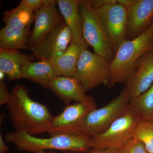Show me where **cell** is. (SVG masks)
<instances>
[{"instance_id":"cell-1","label":"cell","mask_w":153,"mask_h":153,"mask_svg":"<svg viewBox=\"0 0 153 153\" xmlns=\"http://www.w3.org/2000/svg\"><path fill=\"white\" fill-rule=\"evenodd\" d=\"M25 85L18 84L13 88L7 105L9 117L16 131L30 135L47 132L54 117L45 105L34 101Z\"/></svg>"},{"instance_id":"cell-2","label":"cell","mask_w":153,"mask_h":153,"mask_svg":"<svg viewBox=\"0 0 153 153\" xmlns=\"http://www.w3.org/2000/svg\"><path fill=\"white\" fill-rule=\"evenodd\" d=\"M5 140L15 145L19 150L29 152L36 153L48 149L86 152L91 149L90 138L82 134L60 135L40 138L25 132L15 131L6 134Z\"/></svg>"},{"instance_id":"cell-3","label":"cell","mask_w":153,"mask_h":153,"mask_svg":"<svg viewBox=\"0 0 153 153\" xmlns=\"http://www.w3.org/2000/svg\"><path fill=\"white\" fill-rule=\"evenodd\" d=\"M153 49V22L144 33L132 40H127L121 45L111 63V76L108 87L117 83L125 85L133 71L137 60Z\"/></svg>"},{"instance_id":"cell-4","label":"cell","mask_w":153,"mask_h":153,"mask_svg":"<svg viewBox=\"0 0 153 153\" xmlns=\"http://www.w3.org/2000/svg\"><path fill=\"white\" fill-rule=\"evenodd\" d=\"M129 101L128 89L125 86L120 94L105 106L91 110L87 114L80 127V133L91 138L104 132L123 114Z\"/></svg>"},{"instance_id":"cell-5","label":"cell","mask_w":153,"mask_h":153,"mask_svg":"<svg viewBox=\"0 0 153 153\" xmlns=\"http://www.w3.org/2000/svg\"><path fill=\"white\" fill-rule=\"evenodd\" d=\"M141 120L139 116L128 105L123 114L104 132L91 138V149H120L133 139Z\"/></svg>"},{"instance_id":"cell-6","label":"cell","mask_w":153,"mask_h":153,"mask_svg":"<svg viewBox=\"0 0 153 153\" xmlns=\"http://www.w3.org/2000/svg\"><path fill=\"white\" fill-rule=\"evenodd\" d=\"M79 10L82 25V35L94 53L111 63L115 56L110 45L99 16L88 0L79 1Z\"/></svg>"},{"instance_id":"cell-7","label":"cell","mask_w":153,"mask_h":153,"mask_svg":"<svg viewBox=\"0 0 153 153\" xmlns=\"http://www.w3.org/2000/svg\"><path fill=\"white\" fill-rule=\"evenodd\" d=\"M111 76V63L83 47L73 77L81 83L86 92L102 84L108 86Z\"/></svg>"},{"instance_id":"cell-8","label":"cell","mask_w":153,"mask_h":153,"mask_svg":"<svg viewBox=\"0 0 153 153\" xmlns=\"http://www.w3.org/2000/svg\"><path fill=\"white\" fill-rule=\"evenodd\" d=\"M96 10L115 55L121 45L127 40L128 8L114 0Z\"/></svg>"},{"instance_id":"cell-9","label":"cell","mask_w":153,"mask_h":153,"mask_svg":"<svg viewBox=\"0 0 153 153\" xmlns=\"http://www.w3.org/2000/svg\"><path fill=\"white\" fill-rule=\"evenodd\" d=\"M72 40L71 30L64 21L49 32L38 46L31 49L32 55L37 60L51 61L63 54Z\"/></svg>"},{"instance_id":"cell-10","label":"cell","mask_w":153,"mask_h":153,"mask_svg":"<svg viewBox=\"0 0 153 153\" xmlns=\"http://www.w3.org/2000/svg\"><path fill=\"white\" fill-rule=\"evenodd\" d=\"M94 108L80 102L67 105L62 113L54 117L47 132L50 137L82 134L80 128L82 122L87 114Z\"/></svg>"},{"instance_id":"cell-11","label":"cell","mask_w":153,"mask_h":153,"mask_svg":"<svg viewBox=\"0 0 153 153\" xmlns=\"http://www.w3.org/2000/svg\"><path fill=\"white\" fill-rule=\"evenodd\" d=\"M57 1L46 0L44 5L34 12L35 25L29 40L30 49L38 46L45 36L64 20L56 8Z\"/></svg>"},{"instance_id":"cell-12","label":"cell","mask_w":153,"mask_h":153,"mask_svg":"<svg viewBox=\"0 0 153 153\" xmlns=\"http://www.w3.org/2000/svg\"><path fill=\"white\" fill-rule=\"evenodd\" d=\"M153 83V49L137 60L132 74L126 83L128 88L130 101L150 88Z\"/></svg>"},{"instance_id":"cell-13","label":"cell","mask_w":153,"mask_h":153,"mask_svg":"<svg viewBox=\"0 0 153 153\" xmlns=\"http://www.w3.org/2000/svg\"><path fill=\"white\" fill-rule=\"evenodd\" d=\"M49 88L66 105L74 100L96 108L93 98L85 94L84 87L74 77L57 76L50 82Z\"/></svg>"},{"instance_id":"cell-14","label":"cell","mask_w":153,"mask_h":153,"mask_svg":"<svg viewBox=\"0 0 153 153\" xmlns=\"http://www.w3.org/2000/svg\"><path fill=\"white\" fill-rule=\"evenodd\" d=\"M153 20V0H137L128 8L127 40H132L144 33Z\"/></svg>"},{"instance_id":"cell-15","label":"cell","mask_w":153,"mask_h":153,"mask_svg":"<svg viewBox=\"0 0 153 153\" xmlns=\"http://www.w3.org/2000/svg\"><path fill=\"white\" fill-rule=\"evenodd\" d=\"M57 5L64 22L71 30L73 40L82 47L89 45L82 37V25L78 0H57Z\"/></svg>"},{"instance_id":"cell-16","label":"cell","mask_w":153,"mask_h":153,"mask_svg":"<svg viewBox=\"0 0 153 153\" xmlns=\"http://www.w3.org/2000/svg\"><path fill=\"white\" fill-rule=\"evenodd\" d=\"M36 58L33 55L23 54L18 50L0 49V71L10 80L22 78L21 68Z\"/></svg>"},{"instance_id":"cell-17","label":"cell","mask_w":153,"mask_h":153,"mask_svg":"<svg viewBox=\"0 0 153 153\" xmlns=\"http://www.w3.org/2000/svg\"><path fill=\"white\" fill-rule=\"evenodd\" d=\"M83 47L72 40L66 51L60 57L49 61L57 76L74 77Z\"/></svg>"},{"instance_id":"cell-18","label":"cell","mask_w":153,"mask_h":153,"mask_svg":"<svg viewBox=\"0 0 153 153\" xmlns=\"http://www.w3.org/2000/svg\"><path fill=\"white\" fill-rule=\"evenodd\" d=\"M21 72L22 78L49 89V83L57 76L51 63L45 60L28 62L21 68Z\"/></svg>"},{"instance_id":"cell-19","label":"cell","mask_w":153,"mask_h":153,"mask_svg":"<svg viewBox=\"0 0 153 153\" xmlns=\"http://www.w3.org/2000/svg\"><path fill=\"white\" fill-rule=\"evenodd\" d=\"M31 33L30 27L18 29L5 25L0 30V49H27Z\"/></svg>"},{"instance_id":"cell-20","label":"cell","mask_w":153,"mask_h":153,"mask_svg":"<svg viewBox=\"0 0 153 153\" xmlns=\"http://www.w3.org/2000/svg\"><path fill=\"white\" fill-rule=\"evenodd\" d=\"M34 19V12L20 3L15 8L4 12L3 22L12 27L25 29L30 27Z\"/></svg>"},{"instance_id":"cell-21","label":"cell","mask_w":153,"mask_h":153,"mask_svg":"<svg viewBox=\"0 0 153 153\" xmlns=\"http://www.w3.org/2000/svg\"><path fill=\"white\" fill-rule=\"evenodd\" d=\"M128 105L141 119L153 122V84L146 91L130 100Z\"/></svg>"},{"instance_id":"cell-22","label":"cell","mask_w":153,"mask_h":153,"mask_svg":"<svg viewBox=\"0 0 153 153\" xmlns=\"http://www.w3.org/2000/svg\"><path fill=\"white\" fill-rule=\"evenodd\" d=\"M133 139L142 143L149 153H153V122L141 120Z\"/></svg>"},{"instance_id":"cell-23","label":"cell","mask_w":153,"mask_h":153,"mask_svg":"<svg viewBox=\"0 0 153 153\" xmlns=\"http://www.w3.org/2000/svg\"><path fill=\"white\" fill-rule=\"evenodd\" d=\"M120 153H149L143 144L133 139L120 149Z\"/></svg>"},{"instance_id":"cell-24","label":"cell","mask_w":153,"mask_h":153,"mask_svg":"<svg viewBox=\"0 0 153 153\" xmlns=\"http://www.w3.org/2000/svg\"><path fill=\"white\" fill-rule=\"evenodd\" d=\"M10 97L7 83L4 81H0V105L7 104Z\"/></svg>"},{"instance_id":"cell-25","label":"cell","mask_w":153,"mask_h":153,"mask_svg":"<svg viewBox=\"0 0 153 153\" xmlns=\"http://www.w3.org/2000/svg\"><path fill=\"white\" fill-rule=\"evenodd\" d=\"M46 0H22L21 3L34 12L44 5Z\"/></svg>"},{"instance_id":"cell-26","label":"cell","mask_w":153,"mask_h":153,"mask_svg":"<svg viewBox=\"0 0 153 153\" xmlns=\"http://www.w3.org/2000/svg\"><path fill=\"white\" fill-rule=\"evenodd\" d=\"M88 1L94 8L96 10L102 6L113 2L114 0H88Z\"/></svg>"},{"instance_id":"cell-27","label":"cell","mask_w":153,"mask_h":153,"mask_svg":"<svg viewBox=\"0 0 153 153\" xmlns=\"http://www.w3.org/2000/svg\"><path fill=\"white\" fill-rule=\"evenodd\" d=\"M65 153H120L119 149H105L97 150L91 149L86 152H66Z\"/></svg>"},{"instance_id":"cell-28","label":"cell","mask_w":153,"mask_h":153,"mask_svg":"<svg viewBox=\"0 0 153 153\" xmlns=\"http://www.w3.org/2000/svg\"><path fill=\"white\" fill-rule=\"evenodd\" d=\"M9 151V148L3 140L2 135L0 134V153H7Z\"/></svg>"},{"instance_id":"cell-29","label":"cell","mask_w":153,"mask_h":153,"mask_svg":"<svg viewBox=\"0 0 153 153\" xmlns=\"http://www.w3.org/2000/svg\"><path fill=\"white\" fill-rule=\"evenodd\" d=\"M118 2L127 8L129 7L136 2L137 0H117Z\"/></svg>"},{"instance_id":"cell-30","label":"cell","mask_w":153,"mask_h":153,"mask_svg":"<svg viewBox=\"0 0 153 153\" xmlns=\"http://www.w3.org/2000/svg\"><path fill=\"white\" fill-rule=\"evenodd\" d=\"M5 75L6 74L3 71H0V81H3Z\"/></svg>"},{"instance_id":"cell-31","label":"cell","mask_w":153,"mask_h":153,"mask_svg":"<svg viewBox=\"0 0 153 153\" xmlns=\"http://www.w3.org/2000/svg\"><path fill=\"white\" fill-rule=\"evenodd\" d=\"M35 153H56L55 152H45L44 151H40V152H36Z\"/></svg>"},{"instance_id":"cell-32","label":"cell","mask_w":153,"mask_h":153,"mask_svg":"<svg viewBox=\"0 0 153 153\" xmlns=\"http://www.w3.org/2000/svg\"><path fill=\"white\" fill-rule=\"evenodd\" d=\"M14 153V152H10V153L8 152V153Z\"/></svg>"},{"instance_id":"cell-33","label":"cell","mask_w":153,"mask_h":153,"mask_svg":"<svg viewBox=\"0 0 153 153\" xmlns=\"http://www.w3.org/2000/svg\"></svg>"}]
</instances>
